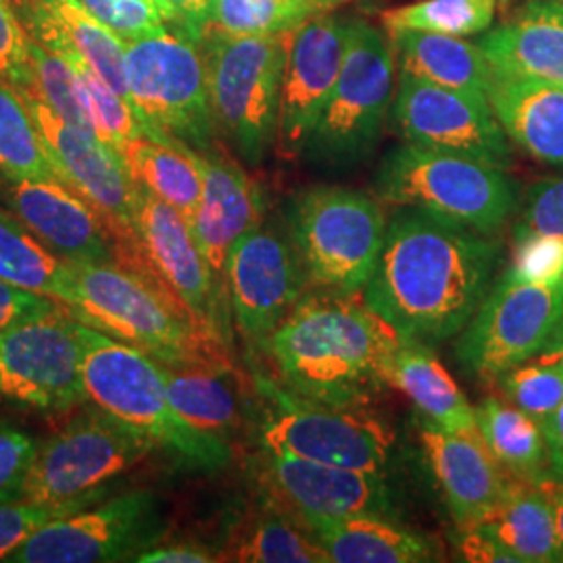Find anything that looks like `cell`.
<instances>
[{
  "label": "cell",
  "mask_w": 563,
  "mask_h": 563,
  "mask_svg": "<svg viewBox=\"0 0 563 563\" xmlns=\"http://www.w3.org/2000/svg\"><path fill=\"white\" fill-rule=\"evenodd\" d=\"M499 263V242L462 223L402 207L362 299L401 341L453 339L478 311Z\"/></svg>",
  "instance_id": "cell-1"
},
{
  "label": "cell",
  "mask_w": 563,
  "mask_h": 563,
  "mask_svg": "<svg viewBox=\"0 0 563 563\" xmlns=\"http://www.w3.org/2000/svg\"><path fill=\"white\" fill-rule=\"evenodd\" d=\"M399 334L360 295L311 292L267 342L282 386L302 399L365 407L390 386Z\"/></svg>",
  "instance_id": "cell-2"
},
{
  "label": "cell",
  "mask_w": 563,
  "mask_h": 563,
  "mask_svg": "<svg viewBox=\"0 0 563 563\" xmlns=\"http://www.w3.org/2000/svg\"><path fill=\"white\" fill-rule=\"evenodd\" d=\"M71 267L80 295L71 313L80 322L141 349L163 365L232 367L230 346L202 332L157 278L120 263Z\"/></svg>",
  "instance_id": "cell-3"
},
{
  "label": "cell",
  "mask_w": 563,
  "mask_h": 563,
  "mask_svg": "<svg viewBox=\"0 0 563 563\" xmlns=\"http://www.w3.org/2000/svg\"><path fill=\"white\" fill-rule=\"evenodd\" d=\"M81 336L88 401L192 467L220 470L230 462V444L202 437L172 409L162 363L90 323L81 322Z\"/></svg>",
  "instance_id": "cell-4"
},
{
  "label": "cell",
  "mask_w": 563,
  "mask_h": 563,
  "mask_svg": "<svg viewBox=\"0 0 563 563\" xmlns=\"http://www.w3.org/2000/svg\"><path fill=\"white\" fill-rule=\"evenodd\" d=\"M290 34L234 36L207 27L201 46L218 132L249 165L276 144Z\"/></svg>",
  "instance_id": "cell-5"
},
{
  "label": "cell",
  "mask_w": 563,
  "mask_h": 563,
  "mask_svg": "<svg viewBox=\"0 0 563 563\" xmlns=\"http://www.w3.org/2000/svg\"><path fill=\"white\" fill-rule=\"evenodd\" d=\"M378 201L413 207L493 236L516 209V186L504 167L405 142L384 157Z\"/></svg>",
  "instance_id": "cell-6"
},
{
  "label": "cell",
  "mask_w": 563,
  "mask_h": 563,
  "mask_svg": "<svg viewBox=\"0 0 563 563\" xmlns=\"http://www.w3.org/2000/svg\"><path fill=\"white\" fill-rule=\"evenodd\" d=\"M384 234L380 202L360 190L316 186L290 207V241L307 280L320 290L362 295Z\"/></svg>",
  "instance_id": "cell-7"
},
{
  "label": "cell",
  "mask_w": 563,
  "mask_h": 563,
  "mask_svg": "<svg viewBox=\"0 0 563 563\" xmlns=\"http://www.w3.org/2000/svg\"><path fill=\"white\" fill-rule=\"evenodd\" d=\"M125 78L148 134L184 142L197 153L216 146L218 125L197 42L172 30L125 41Z\"/></svg>",
  "instance_id": "cell-8"
},
{
  "label": "cell",
  "mask_w": 563,
  "mask_h": 563,
  "mask_svg": "<svg viewBox=\"0 0 563 563\" xmlns=\"http://www.w3.org/2000/svg\"><path fill=\"white\" fill-rule=\"evenodd\" d=\"M393 86V46L367 21H349L341 76L305 146L307 157L328 167H351L367 159L383 136Z\"/></svg>",
  "instance_id": "cell-9"
},
{
  "label": "cell",
  "mask_w": 563,
  "mask_h": 563,
  "mask_svg": "<svg viewBox=\"0 0 563 563\" xmlns=\"http://www.w3.org/2000/svg\"><path fill=\"white\" fill-rule=\"evenodd\" d=\"M267 401L260 443L274 455L386 474L395 434L363 407L309 401L267 378H257Z\"/></svg>",
  "instance_id": "cell-10"
},
{
  "label": "cell",
  "mask_w": 563,
  "mask_h": 563,
  "mask_svg": "<svg viewBox=\"0 0 563 563\" xmlns=\"http://www.w3.org/2000/svg\"><path fill=\"white\" fill-rule=\"evenodd\" d=\"M562 318L563 280L534 284L504 274L460 332L457 362L476 378L499 380L541 355Z\"/></svg>",
  "instance_id": "cell-11"
},
{
  "label": "cell",
  "mask_w": 563,
  "mask_h": 563,
  "mask_svg": "<svg viewBox=\"0 0 563 563\" xmlns=\"http://www.w3.org/2000/svg\"><path fill=\"white\" fill-rule=\"evenodd\" d=\"M157 449L141 432L102 409L71 420L46 443L23 484V501L60 505L99 490Z\"/></svg>",
  "instance_id": "cell-12"
},
{
  "label": "cell",
  "mask_w": 563,
  "mask_h": 563,
  "mask_svg": "<svg viewBox=\"0 0 563 563\" xmlns=\"http://www.w3.org/2000/svg\"><path fill=\"white\" fill-rule=\"evenodd\" d=\"M81 322L67 305L0 334V395L46 413L88 401Z\"/></svg>",
  "instance_id": "cell-13"
},
{
  "label": "cell",
  "mask_w": 563,
  "mask_h": 563,
  "mask_svg": "<svg viewBox=\"0 0 563 563\" xmlns=\"http://www.w3.org/2000/svg\"><path fill=\"white\" fill-rule=\"evenodd\" d=\"M20 95L41 130L57 178L99 211L118 241L120 263L144 260L146 255L134 228L136 181L120 155L95 134L60 120L34 92L20 90Z\"/></svg>",
  "instance_id": "cell-14"
},
{
  "label": "cell",
  "mask_w": 563,
  "mask_h": 563,
  "mask_svg": "<svg viewBox=\"0 0 563 563\" xmlns=\"http://www.w3.org/2000/svg\"><path fill=\"white\" fill-rule=\"evenodd\" d=\"M134 228L148 265L211 339L232 346V309L228 290L205 260L190 223L176 207L136 184Z\"/></svg>",
  "instance_id": "cell-15"
},
{
  "label": "cell",
  "mask_w": 563,
  "mask_h": 563,
  "mask_svg": "<svg viewBox=\"0 0 563 563\" xmlns=\"http://www.w3.org/2000/svg\"><path fill=\"white\" fill-rule=\"evenodd\" d=\"M159 528V505L148 490L123 493L44 523L4 563L134 562L157 544Z\"/></svg>",
  "instance_id": "cell-16"
},
{
  "label": "cell",
  "mask_w": 563,
  "mask_h": 563,
  "mask_svg": "<svg viewBox=\"0 0 563 563\" xmlns=\"http://www.w3.org/2000/svg\"><path fill=\"white\" fill-rule=\"evenodd\" d=\"M393 121L402 139L423 148L507 167L511 151L488 97L444 88L399 71Z\"/></svg>",
  "instance_id": "cell-17"
},
{
  "label": "cell",
  "mask_w": 563,
  "mask_h": 563,
  "mask_svg": "<svg viewBox=\"0 0 563 563\" xmlns=\"http://www.w3.org/2000/svg\"><path fill=\"white\" fill-rule=\"evenodd\" d=\"M263 501L311 528L349 516H395L386 474L309 462L263 451Z\"/></svg>",
  "instance_id": "cell-18"
},
{
  "label": "cell",
  "mask_w": 563,
  "mask_h": 563,
  "mask_svg": "<svg viewBox=\"0 0 563 563\" xmlns=\"http://www.w3.org/2000/svg\"><path fill=\"white\" fill-rule=\"evenodd\" d=\"M301 272L292 242L262 225L232 246L223 282L232 322L249 349H267L272 334L301 299Z\"/></svg>",
  "instance_id": "cell-19"
},
{
  "label": "cell",
  "mask_w": 563,
  "mask_h": 563,
  "mask_svg": "<svg viewBox=\"0 0 563 563\" xmlns=\"http://www.w3.org/2000/svg\"><path fill=\"white\" fill-rule=\"evenodd\" d=\"M349 21L318 13L290 34L276 136L282 157L305 153L309 136L341 76Z\"/></svg>",
  "instance_id": "cell-20"
},
{
  "label": "cell",
  "mask_w": 563,
  "mask_h": 563,
  "mask_svg": "<svg viewBox=\"0 0 563 563\" xmlns=\"http://www.w3.org/2000/svg\"><path fill=\"white\" fill-rule=\"evenodd\" d=\"M4 197L20 222L63 262L120 263L118 241L99 211L57 178L4 180Z\"/></svg>",
  "instance_id": "cell-21"
},
{
  "label": "cell",
  "mask_w": 563,
  "mask_h": 563,
  "mask_svg": "<svg viewBox=\"0 0 563 563\" xmlns=\"http://www.w3.org/2000/svg\"><path fill=\"white\" fill-rule=\"evenodd\" d=\"M418 439L434 484L457 526L481 522L504 499L509 478L478 430L453 432L422 418Z\"/></svg>",
  "instance_id": "cell-22"
},
{
  "label": "cell",
  "mask_w": 563,
  "mask_h": 563,
  "mask_svg": "<svg viewBox=\"0 0 563 563\" xmlns=\"http://www.w3.org/2000/svg\"><path fill=\"white\" fill-rule=\"evenodd\" d=\"M13 7L30 41L86 63L130 101L125 41L107 23L88 13L78 0H13Z\"/></svg>",
  "instance_id": "cell-23"
},
{
  "label": "cell",
  "mask_w": 563,
  "mask_h": 563,
  "mask_svg": "<svg viewBox=\"0 0 563 563\" xmlns=\"http://www.w3.org/2000/svg\"><path fill=\"white\" fill-rule=\"evenodd\" d=\"M199 157L202 195L190 230L213 274L223 282V269L232 246L246 232L262 225V190L239 163L216 146L199 153Z\"/></svg>",
  "instance_id": "cell-24"
},
{
  "label": "cell",
  "mask_w": 563,
  "mask_h": 563,
  "mask_svg": "<svg viewBox=\"0 0 563 563\" xmlns=\"http://www.w3.org/2000/svg\"><path fill=\"white\" fill-rule=\"evenodd\" d=\"M488 102L516 142L537 162L563 167V86L493 67Z\"/></svg>",
  "instance_id": "cell-25"
},
{
  "label": "cell",
  "mask_w": 563,
  "mask_h": 563,
  "mask_svg": "<svg viewBox=\"0 0 563 563\" xmlns=\"http://www.w3.org/2000/svg\"><path fill=\"white\" fill-rule=\"evenodd\" d=\"M495 69L563 86V0H530L478 41Z\"/></svg>",
  "instance_id": "cell-26"
},
{
  "label": "cell",
  "mask_w": 563,
  "mask_h": 563,
  "mask_svg": "<svg viewBox=\"0 0 563 563\" xmlns=\"http://www.w3.org/2000/svg\"><path fill=\"white\" fill-rule=\"evenodd\" d=\"M330 563L439 562L441 549L422 532L390 516H349L322 520L309 528Z\"/></svg>",
  "instance_id": "cell-27"
},
{
  "label": "cell",
  "mask_w": 563,
  "mask_h": 563,
  "mask_svg": "<svg viewBox=\"0 0 563 563\" xmlns=\"http://www.w3.org/2000/svg\"><path fill=\"white\" fill-rule=\"evenodd\" d=\"M163 383L172 409L202 437L230 444L241 430V388L232 367L188 365L172 367L162 363Z\"/></svg>",
  "instance_id": "cell-28"
},
{
  "label": "cell",
  "mask_w": 563,
  "mask_h": 563,
  "mask_svg": "<svg viewBox=\"0 0 563 563\" xmlns=\"http://www.w3.org/2000/svg\"><path fill=\"white\" fill-rule=\"evenodd\" d=\"M547 483L511 481L504 499L476 522L518 563L563 562Z\"/></svg>",
  "instance_id": "cell-29"
},
{
  "label": "cell",
  "mask_w": 563,
  "mask_h": 563,
  "mask_svg": "<svg viewBox=\"0 0 563 563\" xmlns=\"http://www.w3.org/2000/svg\"><path fill=\"white\" fill-rule=\"evenodd\" d=\"M395 59L405 74L444 88L488 97L493 65L478 44L422 30L390 32Z\"/></svg>",
  "instance_id": "cell-30"
},
{
  "label": "cell",
  "mask_w": 563,
  "mask_h": 563,
  "mask_svg": "<svg viewBox=\"0 0 563 563\" xmlns=\"http://www.w3.org/2000/svg\"><path fill=\"white\" fill-rule=\"evenodd\" d=\"M132 180L192 222L202 195L201 157L184 142L141 134L120 151Z\"/></svg>",
  "instance_id": "cell-31"
},
{
  "label": "cell",
  "mask_w": 563,
  "mask_h": 563,
  "mask_svg": "<svg viewBox=\"0 0 563 563\" xmlns=\"http://www.w3.org/2000/svg\"><path fill=\"white\" fill-rule=\"evenodd\" d=\"M390 386L407 395L430 422L453 432L478 430L476 407L465 399L430 344L401 341L390 372Z\"/></svg>",
  "instance_id": "cell-32"
},
{
  "label": "cell",
  "mask_w": 563,
  "mask_h": 563,
  "mask_svg": "<svg viewBox=\"0 0 563 563\" xmlns=\"http://www.w3.org/2000/svg\"><path fill=\"white\" fill-rule=\"evenodd\" d=\"M476 423L486 449L509 478L549 481L543 428L534 418L507 399L486 397L476 407Z\"/></svg>",
  "instance_id": "cell-33"
},
{
  "label": "cell",
  "mask_w": 563,
  "mask_h": 563,
  "mask_svg": "<svg viewBox=\"0 0 563 563\" xmlns=\"http://www.w3.org/2000/svg\"><path fill=\"white\" fill-rule=\"evenodd\" d=\"M0 280L38 292L69 309L78 307L74 267L46 249L13 213L0 209Z\"/></svg>",
  "instance_id": "cell-34"
},
{
  "label": "cell",
  "mask_w": 563,
  "mask_h": 563,
  "mask_svg": "<svg viewBox=\"0 0 563 563\" xmlns=\"http://www.w3.org/2000/svg\"><path fill=\"white\" fill-rule=\"evenodd\" d=\"M220 555L222 562L330 563L309 528L265 501L260 511L234 526Z\"/></svg>",
  "instance_id": "cell-35"
},
{
  "label": "cell",
  "mask_w": 563,
  "mask_h": 563,
  "mask_svg": "<svg viewBox=\"0 0 563 563\" xmlns=\"http://www.w3.org/2000/svg\"><path fill=\"white\" fill-rule=\"evenodd\" d=\"M53 178L57 174L20 90L0 81V181Z\"/></svg>",
  "instance_id": "cell-36"
},
{
  "label": "cell",
  "mask_w": 563,
  "mask_h": 563,
  "mask_svg": "<svg viewBox=\"0 0 563 563\" xmlns=\"http://www.w3.org/2000/svg\"><path fill=\"white\" fill-rule=\"evenodd\" d=\"M497 0H420L384 13V25L393 30H422L446 36H472L490 27Z\"/></svg>",
  "instance_id": "cell-37"
},
{
  "label": "cell",
  "mask_w": 563,
  "mask_h": 563,
  "mask_svg": "<svg viewBox=\"0 0 563 563\" xmlns=\"http://www.w3.org/2000/svg\"><path fill=\"white\" fill-rule=\"evenodd\" d=\"M69 60L78 74L81 102L95 134L120 155L128 142L148 132L144 121L134 104L115 92L92 67L78 59Z\"/></svg>",
  "instance_id": "cell-38"
},
{
  "label": "cell",
  "mask_w": 563,
  "mask_h": 563,
  "mask_svg": "<svg viewBox=\"0 0 563 563\" xmlns=\"http://www.w3.org/2000/svg\"><path fill=\"white\" fill-rule=\"evenodd\" d=\"M320 11L295 0H213L209 25L234 36L292 32Z\"/></svg>",
  "instance_id": "cell-39"
},
{
  "label": "cell",
  "mask_w": 563,
  "mask_h": 563,
  "mask_svg": "<svg viewBox=\"0 0 563 563\" xmlns=\"http://www.w3.org/2000/svg\"><path fill=\"white\" fill-rule=\"evenodd\" d=\"M30 60H32L30 92L41 97L60 120L67 121L69 125L78 128L81 132L95 134L92 123L88 120L81 102L80 81L71 60L59 53L44 48L34 41H30Z\"/></svg>",
  "instance_id": "cell-40"
},
{
  "label": "cell",
  "mask_w": 563,
  "mask_h": 563,
  "mask_svg": "<svg viewBox=\"0 0 563 563\" xmlns=\"http://www.w3.org/2000/svg\"><path fill=\"white\" fill-rule=\"evenodd\" d=\"M505 399L543 423L563 402V365L541 357L528 360L499 378Z\"/></svg>",
  "instance_id": "cell-41"
},
{
  "label": "cell",
  "mask_w": 563,
  "mask_h": 563,
  "mask_svg": "<svg viewBox=\"0 0 563 563\" xmlns=\"http://www.w3.org/2000/svg\"><path fill=\"white\" fill-rule=\"evenodd\" d=\"M107 497V486L92 490L76 501L60 505L30 504V501H4L0 504V562L20 549L44 523L76 514L88 505L99 504Z\"/></svg>",
  "instance_id": "cell-42"
},
{
  "label": "cell",
  "mask_w": 563,
  "mask_h": 563,
  "mask_svg": "<svg viewBox=\"0 0 563 563\" xmlns=\"http://www.w3.org/2000/svg\"><path fill=\"white\" fill-rule=\"evenodd\" d=\"M97 20L107 23L123 41L169 30L157 0H78Z\"/></svg>",
  "instance_id": "cell-43"
},
{
  "label": "cell",
  "mask_w": 563,
  "mask_h": 563,
  "mask_svg": "<svg viewBox=\"0 0 563 563\" xmlns=\"http://www.w3.org/2000/svg\"><path fill=\"white\" fill-rule=\"evenodd\" d=\"M511 278L534 284L563 280V241L543 234L514 236V260L507 267Z\"/></svg>",
  "instance_id": "cell-44"
},
{
  "label": "cell",
  "mask_w": 563,
  "mask_h": 563,
  "mask_svg": "<svg viewBox=\"0 0 563 563\" xmlns=\"http://www.w3.org/2000/svg\"><path fill=\"white\" fill-rule=\"evenodd\" d=\"M38 444L25 430L0 420V504L20 501Z\"/></svg>",
  "instance_id": "cell-45"
},
{
  "label": "cell",
  "mask_w": 563,
  "mask_h": 563,
  "mask_svg": "<svg viewBox=\"0 0 563 563\" xmlns=\"http://www.w3.org/2000/svg\"><path fill=\"white\" fill-rule=\"evenodd\" d=\"M518 234H543L563 241V178H549L530 186L522 216L514 228Z\"/></svg>",
  "instance_id": "cell-46"
},
{
  "label": "cell",
  "mask_w": 563,
  "mask_h": 563,
  "mask_svg": "<svg viewBox=\"0 0 563 563\" xmlns=\"http://www.w3.org/2000/svg\"><path fill=\"white\" fill-rule=\"evenodd\" d=\"M0 81L15 90L32 88L30 38L15 13L13 0H0Z\"/></svg>",
  "instance_id": "cell-47"
},
{
  "label": "cell",
  "mask_w": 563,
  "mask_h": 563,
  "mask_svg": "<svg viewBox=\"0 0 563 563\" xmlns=\"http://www.w3.org/2000/svg\"><path fill=\"white\" fill-rule=\"evenodd\" d=\"M60 305L63 302L42 297L38 292L23 290L11 282L0 280V334L30 318L48 313Z\"/></svg>",
  "instance_id": "cell-48"
},
{
  "label": "cell",
  "mask_w": 563,
  "mask_h": 563,
  "mask_svg": "<svg viewBox=\"0 0 563 563\" xmlns=\"http://www.w3.org/2000/svg\"><path fill=\"white\" fill-rule=\"evenodd\" d=\"M167 27L192 42H201L209 25L213 0H157Z\"/></svg>",
  "instance_id": "cell-49"
},
{
  "label": "cell",
  "mask_w": 563,
  "mask_h": 563,
  "mask_svg": "<svg viewBox=\"0 0 563 563\" xmlns=\"http://www.w3.org/2000/svg\"><path fill=\"white\" fill-rule=\"evenodd\" d=\"M460 560L472 563H518V560L505 549L504 544L495 541L486 530L476 523L460 526V534L455 539Z\"/></svg>",
  "instance_id": "cell-50"
},
{
  "label": "cell",
  "mask_w": 563,
  "mask_h": 563,
  "mask_svg": "<svg viewBox=\"0 0 563 563\" xmlns=\"http://www.w3.org/2000/svg\"><path fill=\"white\" fill-rule=\"evenodd\" d=\"M141 563H211L222 562V555L205 544H153L136 555Z\"/></svg>",
  "instance_id": "cell-51"
},
{
  "label": "cell",
  "mask_w": 563,
  "mask_h": 563,
  "mask_svg": "<svg viewBox=\"0 0 563 563\" xmlns=\"http://www.w3.org/2000/svg\"><path fill=\"white\" fill-rule=\"evenodd\" d=\"M541 428L547 444L549 481L563 484V402L541 423Z\"/></svg>",
  "instance_id": "cell-52"
},
{
  "label": "cell",
  "mask_w": 563,
  "mask_h": 563,
  "mask_svg": "<svg viewBox=\"0 0 563 563\" xmlns=\"http://www.w3.org/2000/svg\"><path fill=\"white\" fill-rule=\"evenodd\" d=\"M547 490L551 497V505H553V514H555V526H558V537H560V547H562L563 560V484L547 483Z\"/></svg>",
  "instance_id": "cell-53"
},
{
  "label": "cell",
  "mask_w": 563,
  "mask_h": 563,
  "mask_svg": "<svg viewBox=\"0 0 563 563\" xmlns=\"http://www.w3.org/2000/svg\"><path fill=\"white\" fill-rule=\"evenodd\" d=\"M537 357L547 360V362H555L563 365V318L562 322L558 323V328H555V332H553L551 341H549V344L544 346L543 353H541V355H537Z\"/></svg>",
  "instance_id": "cell-54"
},
{
  "label": "cell",
  "mask_w": 563,
  "mask_h": 563,
  "mask_svg": "<svg viewBox=\"0 0 563 563\" xmlns=\"http://www.w3.org/2000/svg\"><path fill=\"white\" fill-rule=\"evenodd\" d=\"M295 2H301V4H307V7L316 9V11H320V13H325L330 9H336L344 0H295Z\"/></svg>",
  "instance_id": "cell-55"
}]
</instances>
